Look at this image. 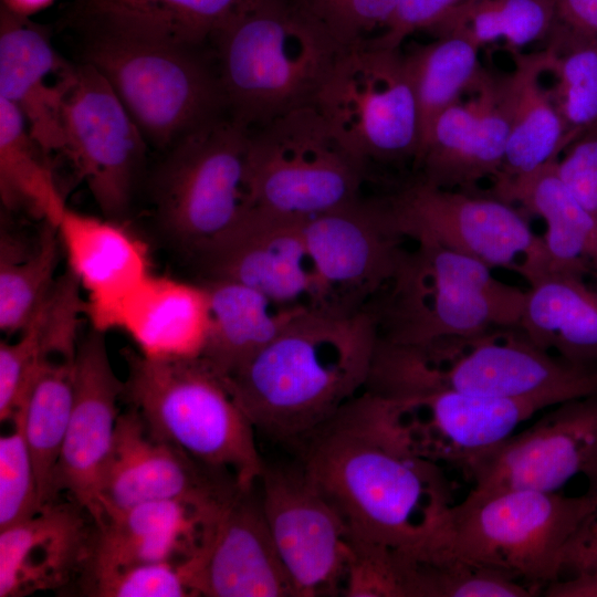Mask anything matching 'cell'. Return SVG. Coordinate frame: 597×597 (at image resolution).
Masks as SVG:
<instances>
[{
	"label": "cell",
	"mask_w": 597,
	"mask_h": 597,
	"mask_svg": "<svg viewBox=\"0 0 597 597\" xmlns=\"http://www.w3.org/2000/svg\"><path fill=\"white\" fill-rule=\"evenodd\" d=\"M378 339L367 308H308L223 378L256 431L301 448L365 389Z\"/></svg>",
	"instance_id": "1"
},
{
	"label": "cell",
	"mask_w": 597,
	"mask_h": 597,
	"mask_svg": "<svg viewBox=\"0 0 597 597\" xmlns=\"http://www.w3.org/2000/svg\"><path fill=\"white\" fill-rule=\"evenodd\" d=\"M300 461L352 540L395 551L426 544L453 498L439 464L385 442L342 410L301 448Z\"/></svg>",
	"instance_id": "2"
},
{
	"label": "cell",
	"mask_w": 597,
	"mask_h": 597,
	"mask_svg": "<svg viewBox=\"0 0 597 597\" xmlns=\"http://www.w3.org/2000/svg\"><path fill=\"white\" fill-rule=\"evenodd\" d=\"M213 41L226 108L249 129L314 104L347 48L298 0H255Z\"/></svg>",
	"instance_id": "3"
},
{
	"label": "cell",
	"mask_w": 597,
	"mask_h": 597,
	"mask_svg": "<svg viewBox=\"0 0 597 597\" xmlns=\"http://www.w3.org/2000/svg\"><path fill=\"white\" fill-rule=\"evenodd\" d=\"M366 390L402 396L450 390L552 405L597 394V366L568 362L519 329L471 341L399 345L378 339Z\"/></svg>",
	"instance_id": "4"
},
{
	"label": "cell",
	"mask_w": 597,
	"mask_h": 597,
	"mask_svg": "<svg viewBox=\"0 0 597 597\" xmlns=\"http://www.w3.org/2000/svg\"><path fill=\"white\" fill-rule=\"evenodd\" d=\"M365 307L381 341L427 345L471 341L491 328H519L525 291L493 276L484 263L420 240Z\"/></svg>",
	"instance_id": "5"
},
{
	"label": "cell",
	"mask_w": 597,
	"mask_h": 597,
	"mask_svg": "<svg viewBox=\"0 0 597 597\" xmlns=\"http://www.w3.org/2000/svg\"><path fill=\"white\" fill-rule=\"evenodd\" d=\"M596 492L528 489L469 493L411 555L454 557L503 570L541 590L562 576L566 549L596 504Z\"/></svg>",
	"instance_id": "6"
},
{
	"label": "cell",
	"mask_w": 597,
	"mask_h": 597,
	"mask_svg": "<svg viewBox=\"0 0 597 597\" xmlns=\"http://www.w3.org/2000/svg\"><path fill=\"white\" fill-rule=\"evenodd\" d=\"M124 395L149 433L196 460L234 474L243 486L263 469L255 428L226 379L205 359L151 358L125 352Z\"/></svg>",
	"instance_id": "7"
},
{
	"label": "cell",
	"mask_w": 597,
	"mask_h": 597,
	"mask_svg": "<svg viewBox=\"0 0 597 597\" xmlns=\"http://www.w3.org/2000/svg\"><path fill=\"white\" fill-rule=\"evenodd\" d=\"M84 62L103 75L158 148L168 149L226 108L218 72L195 48L91 31Z\"/></svg>",
	"instance_id": "8"
},
{
	"label": "cell",
	"mask_w": 597,
	"mask_h": 597,
	"mask_svg": "<svg viewBox=\"0 0 597 597\" xmlns=\"http://www.w3.org/2000/svg\"><path fill=\"white\" fill-rule=\"evenodd\" d=\"M543 399H496L450 390L383 396L363 390L342 411L412 457L463 473L540 410Z\"/></svg>",
	"instance_id": "9"
},
{
	"label": "cell",
	"mask_w": 597,
	"mask_h": 597,
	"mask_svg": "<svg viewBox=\"0 0 597 597\" xmlns=\"http://www.w3.org/2000/svg\"><path fill=\"white\" fill-rule=\"evenodd\" d=\"M365 169L314 104L250 129L251 198L268 211L307 219L350 203L359 199Z\"/></svg>",
	"instance_id": "10"
},
{
	"label": "cell",
	"mask_w": 597,
	"mask_h": 597,
	"mask_svg": "<svg viewBox=\"0 0 597 597\" xmlns=\"http://www.w3.org/2000/svg\"><path fill=\"white\" fill-rule=\"evenodd\" d=\"M250 129L221 115L168 148L154 178L164 229L197 252L253 207L248 151Z\"/></svg>",
	"instance_id": "11"
},
{
	"label": "cell",
	"mask_w": 597,
	"mask_h": 597,
	"mask_svg": "<svg viewBox=\"0 0 597 597\" xmlns=\"http://www.w3.org/2000/svg\"><path fill=\"white\" fill-rule=\"evenodd\" d=\"M314 105L365 168L371 161L413 160L419 114L399 50L369 41L347 46L322 84Z\"/></svg>",
	"instance_id": "12"
},
{
	"label": "cell",
	"mask_w": 597,
	"mask_h": 597,
	"mask_svg": "<svg viewBox=\"0 0 597 597\" xmlns=\"http://www.w3.org/2000/svg\"><path fill=\"white\" fill-rule=\"evenodd\" d=\"M386 200L406 239L436 242L491 269L517 272L520 258L530 263L546 255L543 237L512 203L494 195L443 189L417 179Z\"/></svg>",
	"instance_id": "13"
},
{
	"label": "cell",
	"mask_w": 597,
	"mask_h": 597,
	"mask_svg": "<svg viewBox=\"0 0 597 597\" xmlns=\"http://www.w3.org/2000/svg\"><path fill=\"white\" fill-rule=\"evenodd\" d=\"M264 514L294 597L343 595L348 527L298 460L268 463L258 480Z\"/></svg>",
	"instance_id": "14"
},
{
	"label": "cell",
	"mask_w": 597,
	"mask_h": 597,
	"mask_svg": "<svg viewBox=\"0 0 597 597\" xmlns=\"http://www.w3.org/2000/svg\"><path fill=\"white\" fill-rule=\"evenodd\" d=\"M323 310L357 312L392 279L406 251L387 200L360 198L303 221Z\"/></svg>",
	"instance_id": "15"
},
{
	"label": "cell",
	"mask_w": 597,
	"mask_h": 597,
	"mask_svg": "<svg viewBox=\"0 0 597 597\" xmlns=\"http://www.w3.org/2000/svg\"><path fill=\"white\" fill-rule=\"evenodd\" d=\"M64 154L108 219L123 216L132 201L147 140L103 75L87 63L63 105Z\"/></svg>",
	"instance_id": "16"
},
{
	"label": "cell",
	"mask_w": 597,
	"mask_h": 597,
	"mask_svg": "<svg viewBox=\"0 0 597 597\" xmlns=\"http://www.w3.org/2000/svg\"><path fill=\"white\" fill-rule=\"evenodd\" d=\"M464 475L472 494L528 489L558 492L584 475L597 482V394L563 401L519 433H512Z\"/></svg>",
	"instance_id": "17"
},
{
	"label": "cell",
	"mask_w": 597,
	"mask_h": 597,
	"mask_svg": "<svg viewBox=\"0 0 597 597\" xmlns=\"http://www.w3.org/2000/svg\"><path fill=\"white\" fill-rule=\"evenodd\" d=\"M240 486L233 473L209 467L154 438L138 412L129 407L116 422L100 501L104 519L140 503L164 500L217 511Z\"/></svg>",
	"instance_id": "18"
},
{
	"label": "cell",
	"mask_w": 597,
	"mask_h": 597,
	"mask_svg": "<svg viewBox=\"0 0 597 597\" xmlns=\"http://www.w3.org/2000/svg\"><path fill=\"white\" fill-rule=\"evenodd\" d=\"M303 221L253 206L196 253L208 279L244 284L281 304L323 310Z\"/></svg>",
	"instance_id": "19"
},
{
	"label": "cell",
	"mask_w": 597,
	"mask_h": 597,
	"mask_svg": "<svg viewBox=\"0 0 597 597\" xmlns=\"http://www.w3.org/2000/svg\"><path fill=\"white\" fill-rule=\"evenodd\" d=\"M104 334L93 328L78 342L72 411L54 481L56 499L65 492L96 525L104 520L101 485L125 388L111 364Z\"/></svg>",
	"instance_id": "20"
},
{
	"label": "cell",
	"mask_w": 597,
	"mask_h": 597,
	"mask_svg": "<svg viewBox=\"0 0 597 597\" xmlns=\"http://www.w3.org/2000/svg\"><path fill=\"white\" fill-rule=\"evenodd\" d=\"M188 564L193 596L294 597L264 514L258 481L238 489Z\"/></svg>",
	"instance_id": "21"
},
{
	"label": "cell",
	"mask_w": 597,
	"mask_h": 597,
	"mask_svg": "<svg viewBox=\"0 0 597 597\" xmlns=\"http://www.w3.org/2000/svg\"><path fill=\"white\" fill-rule=\"evenodd\" d=\"M474 96L455 102L434 121L413 161L418 179L432 186L472 191L485 178L500 175L509 125L500 97L499 77L483 70Z\"/></svg>",
	"instance_id": "22"
},
{
	"label": "cell",
	"mask_w": 597,
	"mask_h": 597,
	"mask_svg": "<svg viewBox=\"0 0 597 597\" xmlns=\"http://www.w3.org/2000/svg\"><path fill=\"white\" fill-rule=\"evenodd\" d=\"M95 523L78 503L57 500L0 530V597L56 590L80 577Z\"/></svg>",
	"instance_id": "23"
},
{
	"label": "cell",
	"mask_w": 597,
	"mask_h": 597,
	"mask_svg": "<svg viewBox=\"0 0 597 597\" xmlns=\"http://www.w3.org/2000/svg\"><path fill=\"white\" fill-rule=\"evenodd\" d=\"M76 67L40 25L0 9V97L19 109L46 155L64 153L63 105Z\"/></svg>",
	"instance_id": "24"
},
{
	"label": "cell",
	"mask_w": 597,
	"mask_h": 597,
	"mask_svg": "<svg viewBox=\"0 0 597 597\" xmlns=\"http://www.w3.org/2000/svg\"><path fill=\"white\" fill-rule=\"evenodd\" d=\"M56 228L67 270L86 293L85 316L100 332L117 328L124 304L151 274L147 245L111 219L70 208Z\"/></svg>",
	"instance_id": "25"
},
{
	"label": "cell",
	"mask_w": 597,
	"mask_h": 597,
	"mask_svg": "<svg viewBox=\"0 0 597 597\" xmlns=\"http://www.w3.org/2000/svg\"><path fill=\"white\" fill-rule=\"evenodd\" d=\"M208 533V516L179 500L151 501L105 516L95 525L90 555L80 580L195 556Z\"/></svg>",
	"instance_id": "26"
},
{
	"label": "cell",
	"mask_w": 597,
	"mask_h": 597,
	"mask_svg": "<svg viewBox=\"0 0 597 597\" xmlns=\"http://www.w3.org/2000/svg\"><path fill=\"white\" fill-rule=\"evenodd\" d=\"M117 328L151 358H200L210 328L206 286L149 274L124 304Z\"/></svg>",
	"instance_id": "27"
},
{
	"label": "cell",
	"mask_w": 597,
	"mask_h": 597,
	"mask_svg": "<svg viewBox=\"0 0 597 597\" xmlns=\"http://www.w3.org/2000/svg\"><path fill=\"white\" fill-rule=\"evenodd\" d=\"M544 50L513 53L512 70L499 77L509 125L504 164L494 181L528 175L555 161L570 144L567 128L542 83Z\"/></svg>",
	"instance_id": "28"
},
{
	"label": "cell",
	"mask_w": 597,
	"mask_h": 597,
	"mask_svg": "<svg viewBox=\"0 0 597 597\" xmlns=\"http://www.w3.org/2000/svg\"><path fill=\"white\" fill-rule=\"evenodd\" d=\"M523 277L530 287L517 329L568 362L597 366V289L584 275L545 265Z\"/></svg>",
	"instance_id": "29"
},
{
	"label": "cell",
	"mask_w": 597,
	"mask_h": 597,
	"mask_svg": "<svg viewBox=\"0 0 597 597\" xmlns=\"http://www.w3.org/2000/svg\"><path fill=\"white\" fill-rule=\"evenodd\" d=\"M255 0H77L88 31L153 39L198 49Z\"/></svg>",
	"instance_id": "30"
},
{
	"label": "cell",
	"mask_w": 597,
	"mask_h": 597,
	"mask_svg": "<svg viewBox=\"0 0 597 597\" xmlns=\"http://www.w3.org/2000/svg\"><path fill=\"white\" fill-rule=\"evenodd\" d=\"M557 160L528 175L494 181L493 195L545 221V266L597 277V218L563 184Z\"/></svg>",
	"instance_id": "31"
},
{
	"label": "cell",
	"mask_w": 597,
	"mask_h": 597,
	"mask_svg": "<svg viewBox=\"0 0 597 597\" xmlns=\"http://www.w3.org/2000/svg\"><path fill=\"white\" fill-rule=\"evenodd\" d=\"M210 328L205 359L227 377L272 342L304 311L305 305L281 304L244 284L207 279Z\"/></svg>",
	"instance_id": "32"
},
{
	"label": "cell",
	"mask_w": 597,
	"mask_h": 597,
	"mask_svg": "<svg viewBox=\"0 0 597 597\" xmlns=\"http://www.w3.org/2000/svg\"><path fill=\"white\" fill-rule=\"evenodd\" d=\"M73 360L52 358L43 363L18 406L23 416L40 507L57 500L54 481L73 405Z\"/></svg>",
	"instance_id": "33"
},
{
	"label": "cell",
	"mask_w": 597,
	"mask_h": 597,
	"mask_svg": "<svg viewBox=\"0 0 597 597\" xmlns=\"http://www.w3.org/2000/svg\"><path fill=\"white\" fill-rule=\"evenodd\" d=\"M44 156L19 109L0 97L1 200L57 227L67 206Z\"/></svg>",
	"instance_id": "34"
},
{
	"label": "cell",
	"mask_w": 597,
	"mask_h": 597,
	"mask_svg": "<svg viewBox=\"0 0 597 597\" xmlns=\"http://www.w3.org/2000/svg\"><path fill=\"white\" fill-rule=\"evenodd\" d=\"M57 228L49 222L30 243L7 230L0 238V328L20 334L50 295L62 250Z\"/></svg>",
	"instance_id": "35"
},
{
	"label": "cell",
	"mask_w": 597,
	"mask_h": 597,
	"mask_svg": "<svg viewBox=\"0 0 597 597\" xmlns=\"http://www.w3.org/2000/svg\"><path fill=\"white\" fill-rule=\"evenodd\" d=\"M479 51L480 48L463 35L443 34L404 54L419 114L417 156L437 117L480 78L484 69Z\"/></svg>",
	"instance_id": "36"
},
{
	"label": "cell",
	"mask_w": 597,
	"mask_h": 597,
	"mask_svg": "<svg viewBox=\"0 0 597 597\" xmlns=\"http://www.w3.org/2000/svg\"><path fill=\"white\" fill-rule=\"evenodd\" d=\"M545 42L546 73L555 77L549 94L573 142L597 123V36L556 19Z\"/></svg>",
	"instance_id": "37"
},
{
	"label": "cell",
	"mask_w": 597,
	"mask_h": 597,
	"mask_svg": "<svg viewBox=\"0 0 597 597\" xmlns=\"http://www.w3.org/2000/svg\"><path fill=\"white\" fill-rule=\"evenodd\" d=\"M555 22L554 0H470L429 32L460 34L480 49L502 41L515 53L546 40Z\"/></svg>",
	"instance_id": "38"
},
{
	"label": "cell",
	"mask_w": 597,
	"mask_h": 597,
	"mask_svg": "<svg viewBox=\"0 0 597 597\" xmlns=\"http://www.w3.org/2000/svg\"><path fill=\"white\" fill-rule=\"evenodd\" d=\"M404 597H532L540 591L503 570L454 557L395 551Z\"/></svg>",
	"instance_id": "39"
},
{
	"label": "cell",
	"mask_w": 597,
	"mask_h": 597,
	"mask_svg": "<svg viewBox=\"0 0 597 597\" xmlns=\"http://www.w3.org/2000/svg\"><path fill=\"white\" fill-rule=\"evenodd\" d=\"M12 429L0 438V530L27 520L40 507L36 478L18 409Z\"/></svg>",
	"instance_id": "40"
},
{
	"label": "cell",
	"mask_w": 597,
	"mask_h": 597,
	"mask_svg": "<svg viewBox=\"0 0 597 597\" xmlns=\"http://www.w3.org/2000/svg\"><path fill=\"white\" fill-rule=\"evenodd\" d=\"M80 583L83 595L94 597L193 596L186 559L136 565Z\"/></svg>",
	"instance_id": "41"
},
{
	"label": "cell",
	"mask_w": 597,
	"mask_h": 597,
	"mask_svg": "<svg viewBox=\"0 0 597 597\" xmlns=\"http://www.w3.org/2000/svg\"><path fill=\"white\" fill-rule=\"evenodd\" d=\"M341 41L350 46L376 38L398 0H298Z\"/></svg>",
	"instance_id": "42"
},
{
	"label": "cell",
	"mask_w": 597,
	"mask_h": 597,
	"mask_svg": "<svg viewBox=\"0 0 597 597\" xmlns=\"http://www.w3.org/2000/svg\"><path fill=\"white\" fill-rule=\"evenodd\" d=\"M350 545L343 596L402 597L394 549L352 538Z\"/></svg>",
	"instance_id": "43"
},
{
	"label": "cell",
	"mask_w": 597,
	"mask_h": 597,
	"mask_svg": "<svg viewBox=\"0 0 597 597\" xmlns=\"http://www.w3.org/2000/svg\"><path fill=\"white\" fill-rule=\"evenodd\" d=\"M556 163L557 174L576 200L597 218V127L577 136Z\"/></svg>",
	"instance_id": "44"
},
{
	"label": "cell",
	"mask_w": 597,
	"mask_h": 597,
	"mask_svg": "<svg viewBox=\"0 0 597 597\" xmlns=\"http://www.w3.org/2000/svg\"><path fill=\"white\" fill-rule=\"evenodd\" d=\"M470 0H398L386 28L373 44L399 50L404 41L419 30L429 31L451 12Z\"/></svg>",
	"instance_id": "45"
},
{
	"label": "cell",
	"mask_w": 597,
	"mask_h": 597,
	"mask_svg": "<svg viewBox=\"0 0 597 597\" xmlns=\"http://www.w3.org/2000/svg\"><path fill=\"white\" fill-rule=\"evenodd\" d=\"M589 488L596 492L597 496V482L589 484ZM594 566H597V499L595 506L584 519L569 542L564 557L562 575L568 573V576H572Z\"/></svg>",
	"instance_id": "46"
},
{
	"label": "cell",
	"mask_w": 597,
	"mask_h": 597,
	"mask_svg": "<svg viewBox=\"0 0 597 597\" xmlns=\"http://www.w3.org/2000/svg\"><path fill=\"white\" fill-rule=\"evenodd\" d=\"M554 3L559 22L597 36V0H554Z\"/></svg>",
	"instance_id": "47"
},
{
	"label": "cell",
	"mask_w": 597,
	"mask_h": 597,
	"mask_svg": "<svg viewBox=\"0 0 597 597\" xmlns=\"http://www.w3.org/2000/svg\"><path fill=\"white\" fill-rule=\"evenodd\" d=\"M547 597H597V566L547 584Z\"/></svg>",
	"instance_id": "48"
},
{
	"label": "cell",
	"mask_w": 597,
	"mask_h": 597,
	"mask_svg": "<svg viewBox=\"0 0 597 597\" xmlns=\"http://www.w3.org/2000/svg\"><path fill=\"white\" fill-rule=\"evenodd\" d=\"M55 0H1V8L10 13L30 19L49 8Z\"/></svg>",
	"instance_id": "49"
}]
</instances>
